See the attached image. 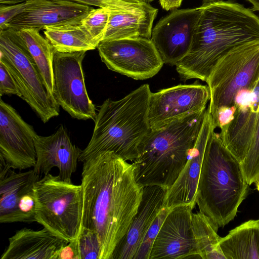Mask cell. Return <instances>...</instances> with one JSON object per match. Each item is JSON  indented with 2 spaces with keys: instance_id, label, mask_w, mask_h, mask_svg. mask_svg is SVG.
<instances>
[{
  "instance_id": "obj_10",
  "label": "cell",
  "mask_w": 259,
  "mask_h": 259,
  "mask_svg": "<svg viewBox=\"0 0 259 259\" xmlns=\"http://www.w3.org/2000/svg\"><path fill=\"white\" fill-rule=\"evenodd\" d=\"M85 53L55 52L53 96L59 106L71 117L95 120V106L88 96L82 67Z\"/></svg>"
},
{
  "instance_id": "obj_17",
  "label": "cell",
  "mask_w": 259,
  "mask_h": 259,
  "mask_svg": "<svg viewBox=\"0 0 259 259\" xmlns=\"http://www.w3.org/2000/svg\"><path fill=\"white\" fill-rule=\"evenodd\" d=\"M233 119L219 133L226 148L241 163L246 157L259 120V77L251 89L236 94Z\"/></svg>"
},
{
  "instance_id": "obj_26",
  "label": "cell",
  "mask_w": 259,
  "mask_h": 259,
  "mask_svg": "<svg viewBox=\"0 0 259 259\" xmlns=\"http://www.w3.org/2000/svg\"><path fill=\"white\" fill-rule=\"evenodd\" d=\"M192 222L198 253L202 259H226L219 245L218 228L199 211L192 212Z\"/></svg>"
},
{
  "instance_id": "obj_5",
  "label": "cell",
  "mask_w": 259,
  "mask_h": 259,
  "mask_svg": "<svg viewBox=\"0 0 259 259\" xmlns=\"http://www.w3.org/2000/svg\"><path fill=\"white\" fill-rule=\"evenodd\" d=\"M249 185L241 163L214 132L207 142L199 178L196 204L218 229L233 220Z\"/></svg>"
},
{
  "instance_id": "obj_14",
  "label": "cell",
  "mask_w": 259,
  "mask_h": 259,
  "mask_svg": "<svg viewBox=\"0 0 259 259\" xmlns=\"http://www.w3.org/2000/svg\"><path fill=\"white\" fill-rule=\"evenodd\" d=\"M209 99L208 86L197 82L152 93L148 114L151 129L206 108Z\"/></svg>"
},
{
  "instance_id": "obj_30",
  "label": "cell",
  "mask_w": 259,
  "mask_h": 259,
  "mask_svg": "<svg viewBox=\"0 0 259 259\" xmlns=\"http://www.w3.org/2000/svg\"><path fill=\"white\" fill-rule=\"evenodd\" d=\"M169 210L165 206L159 213L145 235L134 259H149L154 242Z\"/></svg>"
},
{
  "instance_id": "obj_28",
  "label": "cell",
  "mask_w": 259,
  "mask_h": 259,
  "mask_svg": "<svg viewBox=\"0 0 259 259\" xmlns=\"http://www.w3.org/2000/svg\"><path fill=\"white\" fill-rule=\"evenodd\" d=\"M244 178L250 185L259 175V120L246 157L241 163Z\"/></svg>"
},
{
  "instance_id": "obj_24",
  "label": "cell",
  "mask_w": 259,
  "mask_h": 259,
  "mask_svg": "<svg viewBox=\"0 0 259 259\" xmlns=\"http://www.w3.org/2000/svg\"><path fill=\"white\" fill-rule=\"evenodd\" d=\"M15 31L35 62L48 91L53 96V59L55 52L54 48L36 29L25 28Z\"/></svg>"
},
{
  "instance_id": "obj_1",
  "label": "cell",
  "mask_w": 259,
  "mask_h": 259,
  "mask_svg": "<svg viewBox=\"0 0 259 259\" xmlns=\"http://www.w3.org/2000/svg\"><path fill=\"white\" fill-rule=\"evenodd\" d=\"M82 226L95 231L99 259H112L137 212L143 187L134 168L113 152H101L83 162Z\"/></svg>"
},
{
  "instance_id": "obj_19",
  "label": "cell",
  "mask_w": 259,
  "mask_h": 259,
  "mask_svg": "<svg viewBox=\"0 0 259 259\" xmlns=\"http://www.w3.org/2000/svg\"><path fill=\"white\" fill-rule=\"evenodd\" d=\"M36 161L33 167L38 175H48L53 167L59 169V178L71 183L81 150L71 142L63 125L49 136L36 135L35 138Z\"/></svg>"
},
{
  "instance_id": "obj_39",
  "label": "cell",
  "mask_w": 259,
  "mask_h": 259,
  "mask_svg": "<svg viewBox=\"0 0 259 259\" xmlns=\"http://www.w3.org/2000/svg\"><path fill=\"white\" fill-rule=\"evenodd\" d=\"M254 183L256 185V189L259 191V175L258 176L256 180H255Z\"/></svg>"
},
{
  "instance_id": "obj_38",
  "label": "cell",
  "mask_w": 259,
  "mask_h": 259,
  "mask_svg": "<svg viewBox=\"0 0 259 259\" xmlns=\"http://www.w3.org/2000/svg\"><path fill=\"white\" fill-rule=\"evenodd\" d=\"M252 5V11H259V0H247Z\"/></svg>"
},
{
  "instance_id": "obj_4",
  "label": "cell",
  "mask_w": 259,
  "mask_h": 259,
  "mask_svg": "<svg viewBox=\"0 0 259 259\" xmlns=\"http://www.w3.org/2000/svg\"><path fill=\"white\" fill-rule=\"evenodd\" d=\"M151 94L149 85L144 84L119 100L106 99L97 114L92 138L78 161L83 162L107 151L126 161L137 159L139 145L151 130L148 114Z\"/></svg>"
},
{
  "instance_id": "obj_13",
  "label": "cell",
  "mask_w": 259,
  "mask_h": 259,
  "mask_svg": "<svg viewBox=\"0 0 259 259\" xmlns=\"http://www.w3.org/2000/svg\"><path fill=\"white\" fill-rule=\"evenodd\" d=\"M37 134L16 110L0 100V155L14 169L34 167Z\"/></svg>"
},
{
  "instance_id": "obj_21",
  "label": "cell",
  "mask_w": 259,
  "mask_h": 259,
  "mask_svg": "<svg viewBox=\"0 0 259 259\" xmlns=\"http://www.w3.org/2000/svg\"><path fill=\"white\" fill-rule=\"evenodd\" d=\"M167 191L157 186L143 187L137 212L125 235L115 248L112 259H134L149 227L165 207Z\"/></svg>"
},
{
  "instance_id": "obj_29",
  "label": "cell",
  "mask_w": 259,
  "mask_h": 259,
  "mask_svg": "<svg viewBox=\"0 0 259 259\" xmlns=\"http://www.w3.org/2000/svg\"><path fill=\"white\" fill-rule=\"evenodd\" d=\"M78 241L80 259H99L100 244L95 231L82 226Z\"/></svg>"
},
{
  "instance_id": "obj_15",
  "label": "cell",
  "mask_w": 259,
  "mask_h": 259,
  "mask_svg": "<svg viewBox=\"0 0 259 259\" xmlns=\"http://www.w3.org/2000/svg\"><path fill=\"white\" fill-rule=\"evenodd\" d=\"M189 204L171 208L154 242L149 259L201 258L198 253Z\"/></svg>"
},
{
  "instance_id": "obj_31",
  "label": "cell",
  "mask_w": 259,
  "mask_h": 259,
  "mask_svg": "<svg viewBox=\"0 0 259 259\" xmlns=\"http://www.w3.org/2000/svg\"><path fill=\"white\" fill-rule=\"evenodd\" d=\"M10 94L21 97L13 75L6 65L0 61V95Z\"/></svg>"
},
{
  "instance_id": "obj_11",
  "label": "cell",
  "mask_w": 259,
  "mask_h": 259,
  "mask_svg": "<svg viewBox=\"0 0 259 259\" xmlns=\"http://www.w3.org/2000/svg\"><path fill=\"white\" fill-rule=\"evenodd\" d=\"M34 170L16 172L0 155V223L36 222Z\"/></svg>"
},
{
  "instance_id": "obj_16",
  "label": "cell",
  "mask_w": 259,
  "mask_h": 259,
  "mask_svg": "<svg viewBox=\"0 0 259 259\" xmlns=\"http://www.w3.org/2000/svg\"><path fill=\"white\" fill-rule=\"evenodd\" d=\"M25 6L8 24L7 28L19 30L69 24H80L93 8L69 0H26Z\"/></svg>"
},
{
  "instance_id": "obj_20",
  "label": "cell",
  "mask_w": 259,
  "mask_h": 259,
  "mask_svg": "<svg viewBox=\"0 0 259 259\" xmlns=\"http://www.w3.org/2000/svg\"><path fill=\"white\" fill-rule=\"evenodd\" d=\"M216 128L208 109L195 146L178 178L167 191L165 206L173 207L189 204L196 205V197L203 156L207 142Z\"/></svg>"
},
{
  "instance_id": "obj_36",
  "label": "cell",
  "mask_w": 259,
  "mask_h": 259,
  "mask_svg": "<svg viewBox=\"0 0 259 259\" xmlns=\"http://www.w3.org/2000/svg\"><path fill=\"white\" fill-rule=\"evenodd\" d=\"M87 6H93L99 8L104 7V2L106 0H69Z\"/></svg>"
},
{
  "instance_id": "obj_25",
  "label": "cell",
  "mask_w": 259,
  "mask_h": 259,
  "mask_svg": "<svg viewBox=\"0 0 259 259\" xmlns=\"http://www.w3.org/2000/svg\"><path fill=\"white\" fill-rule=\"evenodd\" d=\"M44 32L55 52H87L97 48L80 24L48 27L44 29Z\"/></svg>"
},
{
  "instance_id": "obj_32",
  "label": "cell",
  "mask_w": 259,
  "mask_h": 259,
  "mask_svg": "<svg viewBox=\"0 0 259 259\" xmlns=\"http://www.w3.org/2000/svg\"><path fill=\"white\" fill-rule=\"evenodd\" d=\"M25 6V2L13 5H1L0 30L7 29L8 24L14 17L21 13Z\"/></svg>"
},
{
  "instance_id": "obj_41",
  "label": "cell",
  "mask_w": 259,
  "mask_h": 259,
  "mask_svg": "<svg viewBox=\"0 0 259 259\" xmlns=\"http://www.w3.org/2000/svg\"><path fill=\"white\" fill-rule=\"evenodd\" d=\"M142 1L149 3V2H151L152 1H153L154 0H142Z\"/></svg>"
},
{
  "instance_id": "obj_18",
  "label": "cell",
  "mask_w": 259,
  "mask_h": 259,
  "mask_svg": "<svg viewBox=\"0 0 259 259\" xmlns=\"http://www.w3.org/2000/svg\"><path fill=\"white\" fill-rule=\"evenodd\" d=\"M109 20L102 40L142 37L151 39L158 9L142 0H106Z\"/></svg>"
},
{
  "instance_id": "obj_27",
  "label": "cell",
  "mask_w": 259,
  "mask_h": 259,
  "mask_svg": "<svg viewBox=\"0 0 259 259\" xmlns=\"http://www.w3.org/2000/svg\"><path fill=\"white\" fill-rule=\"evenodd\" d=\"M109 15V11L106 7L93 9L80 22V26L89 35L97 48L105 35Z\"/></svg>"
},
{
  "instance_id": "obj_3",
  "label": "cell",
  "mask_w": 259,
  "mask_h": 259,
  "mask_svg": "<svg viewBox=\"0 0 259 259\" xmlns=\"http://www.w3.org/2000/svg\"><path fill=\"white\" fill-rule=\"evenodd\" d=\"M206 108L151 129L139 147L133 162L137 182L167 190L174 184L195 146Z\"/></svg>"
},
{
  "instance_id": "obj_37",
  "label": "cell",
  "mask_w": 259,
  "mask_h": 259,
  "mask_svg": "<svg viewBox=\"0 0 259 259\" xmlns=\"http://www.w3.org/2000/svg\"><path fill=\"white\" fill-rule=\"evenodd\" d=\"M26 0H0L1 5H13L21 3Z\"/></svg>"
},
{
  "instance_id": "obj_33",
  "label": "cell",
  "mask_w": 259,
  "mask_h": 259,
  "mask_svg": "<svg viewBox=\"0 0 259 259\" xmlns=\"http://www.w3.org/2000/svg\"><path fill=\"white\" fill-rule=\"evenodd\" d=\"M236 109L235 105L219 108L212 117L215 127L221 130L227 125L233 119Z\"/></svg>"
},
{
  "instance_id": "obj_40",
  "label": "cell",
  "mask_w": 259,
  "mask_h": 259,
  "mask_svg": "<svg viewBox=\"0 0 259 259\" xmlns=\"http://www.w3.org/2000/svg\"><path fill=\"white\" fill-rule=\"evenodd\" d=\"M217 1H220V0H203V2L204 3H208V2H211Z\"/></svg>"
},
{
  "instance_id": "obj_2",
  "label": "cell",
  "mask_w": 259,
  "mask_h": 259,
  "mask_svg": "<svg viewBox=\"0 0 259 259\" xmlns=\"http://www.w3.org/2000/svg\"><path fill=\"white\" fill-rule=\"evenodd\" d=\"M190 49L176 64L181 78L206 81L218 61L233 48L259 40V16L230 1L204 3Z\"/></svg>"
},
{
  "instance_id": "obj_12",
  "label": "cell",
  "mask_w": 259,
  "mask_h": 259,
  "mask_svg": "<svg viewBox=\"0 0 259 259\" xmlns=\"http://www.w3.org/2000/svg\"><path fill=\"white\" fill-rule=\"evenodd\" d=\"M201 11L200 7L173 10L153 28L151 40L164 64L176 65L188 54Z\"/></svg>"
},
{
  "instance_id": "obj_6",
  "label": "cell",
  "mask_w": 259,
  "mask_h": 259,
  "mask_svg": "<svg viewBox=\"0 0 259 259\" xmlns=\"http://www.w3.org/2000/svg\"><path fill=\"white\" fill-rule=\"evenodd\" d=\"M34 191L36 222L68 242L78 238L82 227L81 185L49 173L35 183Z\"/></svg>"
},
{
  "instance_id": "obj_35",
  "label": "cell",
  "mask_w": 259,
  "mask_h": 259,
  "mask_svg": "<svg viewBox=\"0 0 259 259\" xmlns=\"http://www.w3.org/2000/svg\"><path fill=\"white\" fill-rule=\"evenodd\" d=\"M183 0H159L162 8L165 11L173 10L180 7Z\"/></svg>"
},
{
  "instance_id": "obj_8",
  "label": "cell",
  "mask_w": 259,
  "mask_h": 259,
  "mask_svg": "<svg viewBox=\"0 0 259 259\" xmlns=\"http://www.w3.org/2000/svg\"><path fill=\"white\" fill-rule=\"evenodd\" d=\"M0 61L13 75L21 98L46 123L59 114L60 106L48 91L38 67L16 31L0 30Z\"/></svg>"
},
{
  "instance_id": "obj_22",
  "label": "cell",
  "mask_w": 259,
  "mask_h": 259,
  "mask_svg": "<svg viewBox=\"0 0 259 259\" xmlns=\"http://www.w3.org/2000/svg\"><path fill=\"white\" fill-rule=\"evenodd\" d=\"M69 242L48 229L24 228L9 238L1 259H55L59 249Z\"/></svg>"
},
{
  "instance_id": "obj_9",
  "label": "cell",
  "mask_w": 259,
  "mask_h": 259,
  "mask_svg": "<svg viewBox=\"0 0 259 259\" xmlns=\"http://www.w3.org/2000/svg\"><path fill=\"white\" fill-rule=\"evenodd\" d=\"M107 68L137 80L155 75L163 61L151 39L135 37L102 40L97 48Z\"/></svg>"
},
{
  "instance_id": "obj_7",
  "label": "cell",
  "mask_w": 259,
  "mask_h": 259,
  "mask_svg": "<svg viewBox=\"0 0 259 259\" xmlns=\"http://www.w3.org/2000/svg\"><path fill=\"white\" fill-rule=\"evenodd\" d=\"M258 77L259 40L237 46L223 56L206 81L212 117L219 108L234 105L237 93L251 89Z\"/></svg>"
},
{
  "instance_id": "obj_23",
  "label": "cell",
  "mask_w": 259,
  "mask_h": 259,
  "mask_svg": "<svg viewBox=\"0 0 259 259\" xmlns=\"http://www.w3.org/2000/svg\"><path fill=\"white\" fill-rule=\"evenodd\" d=\"M219 245L226 259H259V219L231 230Z\"/></svg>"
},
{
  "instance_id": "obj_34",
  "label": "cell",
  "mask_w": 259,
  "mask_h": 259,
  "mask_svg": "<svg viewBox=\"0 0 259 259\" xmlns=\"http://www.w3.org/2000/svg\"><path fill=\"white\" fill-rule=\"evenodd\" d=\"M55 259H80L78 238L62 246L57 252Z\"/></svg>"
}]
</instances>
